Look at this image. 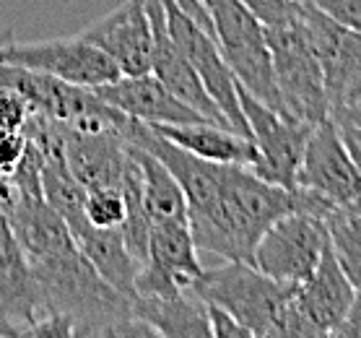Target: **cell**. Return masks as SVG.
<instances>
[{
	"mask_svg": "<svg viewBox=\"0 0 361 338\" xmlns=\"http://www.w3.org/2000/svg\"><path fill=\"white\" fill-rule=\"evenodd\" d=\"M291 211H296V188L286 190L265 182L247 164H226L219 206L203 216H190L188 222L197 250L224 260L252 263L255 245L263 231Z\"/></svg>",
	"mask_w": 361,
	"mask_h": 338,
	"instance_id": "1",
	"label": "cell"
},
{
	"mask_svg": "<svg viewBox=\"0 0 361 338\" xmlns=\"http://www.w3.org/2000/svg\"><path fill=\"white\" fill-rule=\"evenodd\" d=\"M32 265L47 313L66 315L73 322L75 336H157L151 325L135 318L133 299L102 279L78 245Z\"/></svg>",
	"mask_w": 361,
	"mask_h": 338,
	"instance_id": "2",
	"label": "cell"
},
{
	"mask_svg": "<svg viewBox=\"0 0 361 338\" xmlns=\"http://www.w3.org/2000/svg\"><path fill=\"white\" fill-rule=\"evenodd\" d=\"M299 284L279 281L252 263L226 260L219 268L200 273L192 291L208 305H219L234 315L252 336L283 338L288 305Z\"/></svg>",
	"mask_w": 361,
	"mask_h": 338,
	"instance_id": "3",
	"label": "cell"
},
{
	"mask_svg": "<svg viewBox=\"0 0 361 338\" xmlns=\"http://www.w3.org/2000/svg\"><path fill=\"white\" fill-rule=\"evenodd\" d=\"M203 6L214 24V40L219 42V50L239 86L263 102L265 107L286 115L276 89L265 26L247 11L242 0H203Z\"/></svg>",
	"mask_w": 361,
	"mask_h": 338,
	"instance_id": "4",
	"label": "cell"
},
{
	"mask_svg": "<svg viewBox=\"0 0 361 338\" xmlns=\"http://www.w3.org/2000/svg\"><path fill=\"white\" fill-rule=\"evenodd\" d=\"M0 86H11L18 94H24L34 112H42L49 120L73 125L81 131H109L125 135V125L130 120L120 109L99 99L97 91L89 86L68 83L63 78L29 68L0 63Z\"/></svg>",
	"mask_w": 361,
	"mask_h": 338,
	"instance_id": "5",
	"label": "cell"
},
{
	"mask_svg": "<svg viewBox=\"0 0 361 338\" xmlns=\"http://www.w3.org/2000/svg\"><path fill=\"white\" fill-rule=\"evenodd\" d=\"M265 37L271 47L273 76L283 112L307 125L330 120V102L325 94L320 60L310 42L304 40L296 21L281 29H265Z\"/></svg>",
	"mask_w": 361,
	"mask_h": 338,
	"instance_id": "6",
	"label": "cell"
},
{
	"mask_svg": "<svg viewBox=\"0 0 361 338\" xmlns=\"http://www.w3.org/2000/svg\"><path fill=\"white\" fill-rule=\"evenodd\" d=\"M296 26L320 60L330 117H336L361 97V34L333 21L312 0L302 3Z\"/></svg>",
	"mask_w": 361,
	"mask_h": 338,
	"instance_id": "7",
	"label": "cell"
},
{
	"mask_svg": "<svg viewBox=\"0 0 361 338\" xmlns=\"http://www.w3.org/2000/svg\"><path fill=\"white\" fill-rule=\"evenodd\" d=\"M0 63L49 73L68 83L89 86V89L112 83L123 76L120 68L115 66V60L104 55L97 44L83 40L81 34L37 42L11 40L8 44L0 47Z\"/></svg>",
	"mask_w": 361,
	"mask_h": 338,
	"instance_id": "8",
	"label": "cell"
},
{
	"mask_svg": "<svg viewBox=\"0 0 361 338\" xmlns=\"http://www.w3.org/2000/svg\"><path fill=\"white\" fill-rule=\"evenodd\" d=\"M237 91L242 112L247 117L250 138H252L255 151H257L252 172L257 177H263L265 182L294 190L304 157V143H307L314 125L299 123L294 117H286L276 109L265 107L263 102L255 99L252 94H247L239 83Z\"/></svg>",
	"mask_w": 361,
	"mask_h": 338,
	"instance_id": "9",
	"label": "cell"
},
{
	"mask_svg": "<svg viewBox=\"0 0 361 338\" xmlns=\"http://www.w3.org/2000/svg\"><path fill=\"white\" fill-rule=\"evenodd\" d=\"M328 224L322 216L291 211L263 231L252 253V265L288 284H304L328 248Z\"/></svg>",
	"mask_w": 361,
	"mask_h": 338,
	"instance_id": "10",
	"label": "cell"
},
{
	"mask_svg": "<svg viewBox=\"0 0 361 338\" xmlns=\"http://www.w3.org/2000/svg\"><path fill=\"white\" fill-rule=\"evenodd\" d=\"M164 11L172 40L185 52L190 66L195 68V73L200 76V81H203L205 91L211 94V99L216 102V107L221 109V115L226 117V123L234 131L250 138L247 117L242 112V104H239L237 78L231 73L229 63L224 60L221 50H219V42L205 32L195 18H190L174 0H164Z\"/></svg>",
	"mask_w": 361,
	"mask_h": 338,
	"instance_id": "11",
	"label": "cell"
},
{
	"mask_svg": "<svg viewBox=\"0 0 361 338\" xmlns=\"http://www.w3.org/2000/svg\"><path fill=\"white\" fill-rule=\"evenodd\" d=\"M353 291V281L345 276L328 242L314 273L296 286L283 336H333L351 307Z\"/></svg>",
	"mask_w": 361,
	"mask_h": 338,
	"instance_id": "12",
	"label": "cell"
},
{
	"mask_svg": "<svg viewBox=\"0 0 361 338\" xmlns=\"http://www.w3.org/2000/svg\"><path fill=\"white\" fill-rule=\"evenodd\" d=\"M203 273L190 222H159L148 234V255L135 276V297H174Z\"/></svg>",
	"mask_w": 361,
	"mask_h": 338,
	"instance_id": "13",
	"label": "cell"
},
{
	"mask_svg": "<svg viewBox=\"0 0 361 338\" xmlns=\"http://www.w3.org/2000/svg\"><path fill=\"white\" fill-rule=\"evenodd\" d=\"M296 188L312 190L333 206H345L361 193V172L353 164L333 117L310 131Z\"/></svg>",
	"mask_w": 361,
	"mask_h": 338,
	"instance_id": "14",
	"label": "cell"
},
{
	"mask_svg": "<svg viewBox=\"0 0 361 338\" xmlns=\"http://www.w3.org/2000/svg\"><path fill=\"white\" fill-rule=\"evenodd\" d=\"M81 37L115 60L123 76L151 73L154 32H151L146 0H125L86 26Z\"/></svg>",
	"mask_w": 361,
	"mask_h": 338,
	"instance_id": "15",
	"label": "cell"
},
{
	"mask_svg": "<svg viewBox=\"0 0 361 338\" xmlns=\"http://www.w3.org/2000/svg\"><path fill=\"white\" fill-rule=\"evenodd\" d=\"M60 140L66 164L86 193L99 188L123 190L125 172L130 167V143L123 133L81 131L60 123Z\"/></svg>",
	"mask_w": 361,
	"mask_h": 338,
	"instance_id": "16",
	"label": "cell"
},
{
	"mask_svg": "<svg viewBox=\"0 0 361 338\" xmlns=\"http://www.w3.org/2000/svg\"><path fill=\"white\" fill-rule=\"evenodd\" d=\"M44 315L47 305L32 260L13 237L8 222L0 216V318L16 336H26Z\"/></svg>",
	"mask_w": 361,
	"mask_h": 338,
	"instance_id": "17",
	"label": "cell"
},
{
	"mask_svg": "<svg viewBox=\"0 0 361 338\" xmlns=\"http://www.w3.org/2000/svg\"><path fill=\"white\" fill-rule=\"evenodd\" d=\"M146 8H148V18H151V32H154L151 73L157 76L159 81L164 83L174 97H180L185 104L197 109L205 120L229 125L226 117L221 115V109L216 107V102L211 99V94L205 91L200 76L195 73V68L190 66V60L185 58V52H182L180 47H177V42L172 40L169 26H166L164 0H146Z\"/></svg>",
	"mask_w": 361,
	"mask_h": 338,
	"instance_id": "18",
	"label": "cell"
},
{
	"mask_svg": "<svg viewBox=\"0 0 361 338\" xmlns=\"http://www.w3.org/2000/svg\"><path fill=\"white\" fill-rule=\"evenodd\" d=\"M94 91L99 99L146 125H185L205 120L197 109L174 97L154 73L120 76L117 81L97 86Z\"/></svg>",
	"mask_w": 361,
	"mask_h": 338,
	"instance_id": "19",
	"label": "cell"
},
{
	"mask_svg": "<svg viewBox=\"0 0 361 338\" xmlns=\"http://www.w3.org/2000/svg\"><path fill=\"white\" fill-rule=\"evenodd\" d=\"M3 219L32 263H42L75 248L68 222L44 198H18Z\"/></svg>",
	"mask_w": 361,
	"mask_h": 338,
	"instance_id": "20",
	"label": "cell"
},
{
	"mask_svg": "<svg viewBox=\"0 0 361 338\" xmlns=\"http://www.w3.org/2000/svg\"><path fill=\"white\" fill-rule=\"evenodd\" d=\"M159 135L172 140L182 149L192 151L195 157L216 164H247L252 167L257 159L252 138L237 133L231 125L200 120V123L185 125H151Z\"/></svg>",
	"mask_w": 361,
	"mask_h": 338,
	"instance_id": "21",
	"label": "cell"
},
{
	"mask_svg": "<svg viewBox=\"0 0 361 338\" xmlns=\"http://www.w3.org/2000/svg\"><path fill=\"white\" fill-rule=\"evenodd\" d=\"M135 318L151 325L157 336L164 338H205L211 336L208 305L192 289L174 297H133Z\"/></svg>",
	"mask_w": 361,
	"mask_h": 338,
	"instance_id": "22",
	"label": "cell"
},
{
	"mask_svg": "<svg viewBox=\"0 0 361 338\" xmlns=\"http://www.w3.org/2000/svg\"><path fill=\"white\" fill-rule=\"evenodd\" d=\"M71 231H73L78 250L89 258V263L97 268L99 276L130 299L135 297V276H138L140 263L125 245L120 227L99 229V227H91L89 222H81L71 227Z\"/></svg>",
	"mask_w": 361,
	"mask_h": 338,
	"instance_id": "23",
	"label": "cell"
},
{
	"mask_svg": "<svg viewBox=\"0 0 361 338\" xmlns=\"http://www.w3.org/2000/svg\"><path fill=\"white\" fill-rule=\"evenodd\" d=\"M130 151L140 167V203L151 224L188 222V198L182 193L180 182L174 180V174L151 151L133 143Z\"/></svg>",
	"mask_w": 361,
	"mask_h": 338,
	"instance_id": "24",
	"label": "cell"
},
{
	"mask_svg": "<svg viewBox=\"0 0 361 338\" xmlns=\"http://www.w3.org/2000/svg\"><path fill=\"white\" fill-rule=\"evenodd\" d=\"M330 248L353 286H361V193L351 203L338 206L325 219Z\"/></svg>",
	"mask_w": 361,
	"mask_h": 338,
	"instance_id": "25",
	"label": "cell"
},
{
	"mask_svg": "<svg viewBox=\"0 0 361 338\" xmlns=\"http://www.w3.org/2000/svg\"><path fill=\"white\" fill-rule=\"evenodd\" d=\"M83 216L91 227L99 229H117L123 227L125 216H128V200L125 193L117 188H99L86 193V203H83Z\"/></svg>",
	"mask_w": 361,
	"mask_h": 338,
	"instance_id": "26",
	"label": "cell"
},
{
	"mask_svg": "<svg viewBox=\"0 0 361 338\" xmlns=\"http://www.w3.org/2000/svg\"><path fill=\"white\" fill-rule=\"evenodd\" d=\"M242 3L265 29H281L294 24L304 0H242Z\"/></svg>",
	"mask_w": 361,
	"mask_h": 338,
	"instance_id": "27",
	"label": "cell"
},
{
	"mask_svg": "<svg viewBox=\"0 0 361 338\" xmlns=\"http://www.w3.org/2000/svg\"><path fill=\"white\" fill-rule=\"evenodd\" d=\"M32 115V104L11 86H0V131H21Z\"/></svg>",
	"mask_w": 361,
	"mask_h": 338,
	"instance_id": "28",
	"label": "cell"
},
{
	"mask_svg": "<svg viewBox=\"0 0 361 338\" xmlns=\"http://www.w3.org/2000/svg\"><path fill=\"white\" fill-rule=\"evenodd\" d=\"M312 3L333 21L361 34V0H312Z\"/></svg>",
	"mask_w": 361,
	"mask_h": 338,
	"instance_id": "29",
	"label": "cell"
},
{
	"mask_svg": "<svg viewBox=\"0 0 361 338\" xmlns=\"http://www.w3.org/2000/svg\"><path fill=\"white\" fill-rule=\"evenodd\" d=\"M24 131H0V174H11L26 151Z\"/></svg>",
	"mask_w": 361,
	"mask_h": 338,
	"instance_id": "30",
	"label": "cell"
},
{
	"mask_svg": "<svg viewBox=\"0 0 361 338\" xmlns=\"http://www.w3.org/2000/svg\"><path fill=\"white\" fill-rule=\"evenodd\" d=\"M208 320H211V336L216 338H252V333L234 315H229L219 305H208Z\"/></svg>",
	"mask_w": 361,
	"mask_h": 338,
	"instance_id": "31",
	"label": "cell"
},
{
	"mask_svg": "<svg viewBox=\"0 0 361 338\" xmlns=\"http://www.w3.org/2000/svg\"><path fill=\"white\" fill-rule=\"evenodd\" d=\"M26 336H37V338H71L75 336L73 322L68 320L66 315L58 313H47L44 318L34 322Z\"/></svg>",
	"mask_w": 361,
	"mask_h": 338,
	"instance_id": "32",
	"label": "cell"
},
{
	"mask_svg": "<svg viewBox=\"0 0 361 338\" xmlns=\"http://www.w3.org/2000/svg\"><path fill=\"white\" fill-rule=\"evenodd\" d=\"M333 336H341V338H361V286H356V291H353L351 307H348V313H345L343 322L338 325Z\"/></svg>",
	"mask_w": 361,
	"mask_h": 338,
	"instance_id": "33",
	"label": "cell"
},
{
	"mask_svg": "<svg viewBox=\"0 0 361 338\" xmlns=\"http://www.w3.org/2000/svg\"><path fill=\"white\" fill-rule=\"evenodd\" d=\"M338 123V131H341V138H343L345 149H348V154H351L353 164L359 167L361 172V128L359 125L348 123V120H336Z\"/></svg>",
	"mask_w": 361,
	"mask_h": 338,
	"instance_id": "34",
	"label": "cell"
},
{
	"mask_svg": "<svg viewBox=\"0 0 361 338\" xmlns=\"http://www.w3.org/2000/svg\"><path fill=\"white\" fill-rule=\"evenodd\" d=\"M177 6H180L190 18H195L197 24L203 26L205 32L214 37V24H211V16H208V11H205L203 0H174Z\"/></svg>",
	"mask_w": 361,
	"mask_h": 338,
	"instance_id": "35",
	"label": "cell"
},
{
	"mask_svg": "<svg viewBox=\"0 0 361 338\" xmlns=\"http://www.w3.org/2000/svg\"><path fill=\"white\" fill-rule=\"evenodd\" d=\"M16 200H18L16 185L11 182L8 174H0V216H8L11 208L16 206Z\"/></svg>",
	"mask_w": 361,
	"mask_h": 338,
	"instance_id": "36",
	"label": "cell"
},
{
	"mask_svg": "<svg viewBox=\"0 0 361 338\" xmlns=\"http://www.w3.org/2000/svg\"><path fill=\"white\" fill-rule=\"evenodd\" d=\"M333 120H348V123H353V125H359L361 128V97L353 104H348V107L343 109V112H338Z\"/></svg>",
	"mask_w": 361,
	"mask_h": 338,
	"instance_id": "37",
	"label": "cell"
},
{
	"mask_svg": "<svg viewBox=\"0 0 361 338\" xmlns=\"http://www.w3.org/2000/svg\"><path fill=\"white\" fill-rule=\"evenodd\" d=\"M11 40H16L13 29H11V26H3V24H0V47H3V44H8Z\"/></svg>",
	"mask_w": 361,
	"mask_h": 338,
	"instance_id": "38",
	"label": "cell"
},
{
	"mask_svg": "<svg viewBox=\"0 0 361 338\" xmlns=\"http://www.w3.org/2000/svg\"><path fill=\"white\" fill-rule=\"evenodd\" d=\"M0 336H6V338H13L16 333H13V328H11L6 320H0Z\"/></svg>",
	"mask_w": 361,
	"mask_h": 338,
	"instance_id": "39",
	"label": "cell"
},
{
	"mask_svg": "<svg viewBox=\"0 0 361 338\" xmlns=\"http://www.w3.org/2000/svg\"><path fill=\"white\" fill-rule=\"evenodd\" d=\"M0 320H3V318H0Z\"/></svg>",
	"mask_w": 361,
	"mask_h": 338,
	"instance_id": "40",
	"label": "cell"
}]
</instances>
